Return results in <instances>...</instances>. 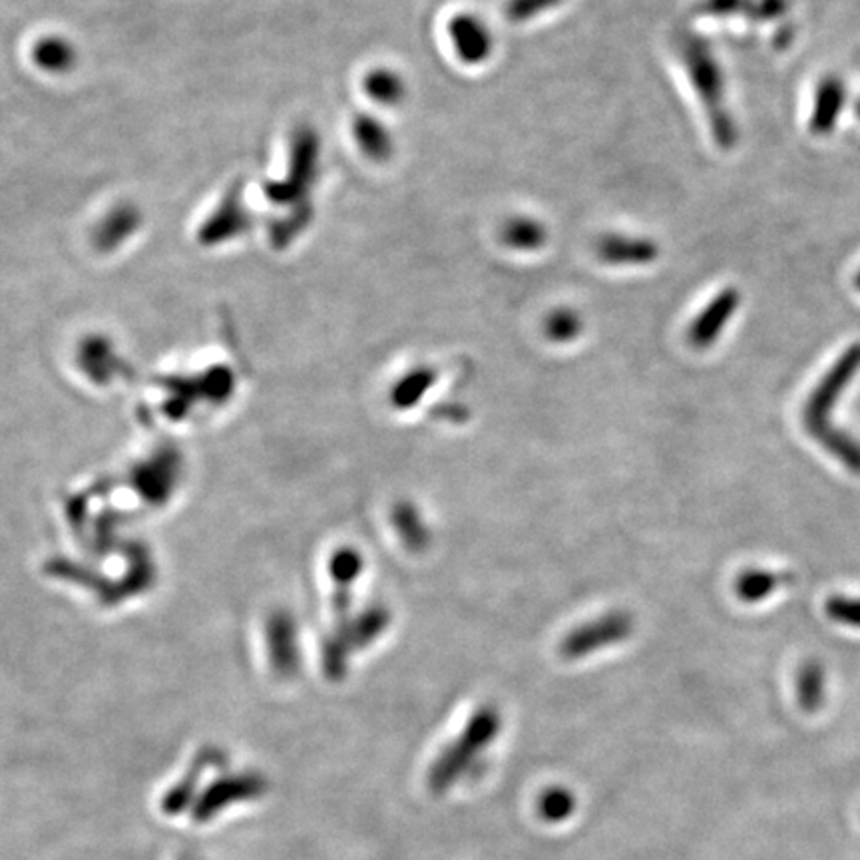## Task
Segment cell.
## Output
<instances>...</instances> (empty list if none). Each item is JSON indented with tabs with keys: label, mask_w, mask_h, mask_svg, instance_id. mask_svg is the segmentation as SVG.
<instances>
[{
	"label": "cell",
	"mask_w": 860,
	"mask_h": 860,
	"mask_svg": "<svg viewBox=\"0 0 860 860\" xmlns=\"http://www.w3.org/2000/svg\"><path fill=\"white\" fill-rule=\"evenodd\" d=\"M860 369V343L840 355L830 371L818 382L805 409V425L835 458H839L852 472H860V445L849 435L828 423L830 411L839 403V397Z\"/></svg>",
	"instance_id": "6da1fadb"
},
{
	"label": "cell",
	"mask_w": 860,
	"mask_h": 860,
	"mask_svg": "<svg viewBox=\"0 0 860 860\" xmlns=\"http://www.w3.org/2000/svg\"><path fill=\"white\" fill-rule=\"evenodd\" d=\"M680 54L690 75L691 86L703 102L715 142L722 148H731L737 139V126L727 107V86L722 64L710 44L691 34L681 38Z\"/></svg>",
	"instance_id": "7a4b0ae2"
},
{
	"label": "cell",
	"mask_w": 860,
	"mask_h": 860,
	"mask_svg": "<svg viewBox=\"0 0 860 860\" xmlns=\"http://www.w3.org/2000/svg\"><path fill=\"white\" fill-rule=\"evenodd\" d=\"M448 41L465 66H482L494 54V34L489 22L474 12H457L448 21Z\"/></svg>",
	"instance_id": "3957f363"
},
{
	"label": "cell",
	"mask_w": 860,
	"mask_h": 860,
	"mask_svg": "<svg viewBox=\"0 0 860 860\" xmlns=\"http://www.w3.org/2000/svg\"><path fill=\"white\" fill-rule=\"evenodd\" d=\"M595 257L610 267H648L658 261L659 245L646 235L612 232L595 242Z\"/></svg>",
	"instance_id": "277c9868"
},
{
	"label": "cell",
	"mask_w": 860,
	"mask_h": 860,
	"mask_svg": "<svg viewBox=\"0 0 860 860\" xmlns=\"http://www.w3.org/2000/svg\"><path fill=\"white\" fill-rule=\"evenodd\" d=\"M319 164V139L313 130H301L295 148H293V168H291V178L277 183L279 191L273 193V198L281 202H295V200H305L309 186L317 178Z\"/></svg>",
	"instance_id": "5b68a950"
},
{
	"label": "cell",
	"mask_w": 860,
	"mask_h": 860,
	"mask_svg": "<svg viewBox=\"0 0 860 860\" xmlns=\"http://www.w3.org/2000/svg\"><path fill=\"white\" fill-rule=\"evenodd\" d=\"M741 305V293L735 287H727L705 305L690 327V343L697 349H705L722 337L733 315Z\"/></svg>",
	"instance_id": "8992f818"
},
{
	"label": "cell",
	"mask_w": 860,
	"mask_h": 860,
	"mask_svg": "<svg viewBox=\"0 0 860 860\" xmlns=\"http://www.w3.org/2000/svg\"><path fill=\"white\" fill-rule=\"evenodd\" d=\"M845 104H847V86L839 76L828 75L820 78L813 94V107L808 118L811 132L817 136L830 134L839 122Z\"/></svg>",
	"instance_id": "52a82bcc"
},
{
	"label": "cell",
	"mask_w": 860,
	"mask_h": 860,
	"mask_svg": "<svg viewBox=\"0 0 860 860\" xmlns=\"http://www.w3.org/2000/svg\"><path fill=\"white\" fill-rule=\"evenodd\" d=\"M353 138L365 158L387 164L394 156V138L389 126L371 114H359L353 122Z\"/></svg>",
	"instance_id": "ba28073f"
},
{
	"label": "cell",
	"mask_w": 860,
	"mask_h": 860,
	"mask_svg": "<svg viewBox=\"0 0 860 860\" xmlns=\"http://www.w3.org/2000/svg\"><path fill=\"white\" fill-rule=\"evenodd\" d=\"M500 242L516 254H536L548 244L550 234L544 222L532 215H512L500 227Z\"/></svg>",
	"instance_id": "9c48e42d"
},
{
	"label": "cell",
	"mask_w": 860,
	"mask_h": 860,
	"mask_svg": "<svg viewBox=\"0 0 860 860\" xmlns=\"http://www.w3.org/2000/svg\"><path fill=\"white\" fill-rule=\"evenodd\" d=\"M362 90L369 100L382 108L401 107L409 94L403 75L387 66L367 72L362 78Z\"/></svg>",
	"instance_id": "30bf717a"
},
{
	"label": "cell",
	"mask_w": 860,
	"mask_h": 860,
	"mask_svg": "<svg viewBox=\"0 0 860 860\" xmlns=\"http://www.w3.org/2000/svg\"><path fill=\"white\" fill-rule=\"evenodd\" d=\"M139 212L134 205H118L100 222L96 232V244L102 249H114L126 242V237L138 230Z\"/></svg>",
	"instance_id": "8fae6325"
},
{
	"label": "cell",
	"mask_w": 860,
	"mask_h": 860,
	"mask_svg": "<svg viewBox=\"0 0 860 860\" xmlns=\"http://www.w3.org/2000/svg\"><path fill=\"white\" fill-rule=\"evenodd\" d=\"M32 56L36 66L51 75H64L72 70L76 64L75 46L60 36H46L38 41Z\"/></svg>",
	"instance_id": "7c38bea8"
},
{
	"label": "cell",
	"mask_w": 860,
	"mask_h": 860,
	"mask_svg": "<svg viewBox=\"0 0 860 860\" xmlns=\"http://www.w3.org/2000/svg\"><path fill=\"white\" fill-rule=\"evenodd\" d=\"M582 330H584V319L576 309L570 308L554 309L544 323V331L548 339H552L554 343H570L578 339Z\"/></svg>",
	"instance_id": "4fadbf2b"
},
{
	"label": "cell",
	"mask_w": 860,
	"mask_h": 860,
	"mask_svg": "<svg viewBox=\"0 0 860 860\" xmlns=\"http://www.w3.org/2000/svg\"><path fill=\"white\" fill-rule=\"evenodd\" d=\"M779 584H781V578L777 573L749 570L737 580V594L745 602H761L767 595L773 594Z\"/></svg>",
	"instance_id": "5bb4252c"
},
{
	"label": "cell",
	"mask_w": 860,
	"mask_h": 860,
	"mask_svg": "<svg viewBox=\"0 0 860 860\" xmlns=\"http://www.w3.org/2000/svg\"><path fill=\"white\" fill-rule=\"evenodd\" d=\"M563 0H509L504 7V16L512 24H526V22L540 19L541 14L560 7Z\"/></svg>",
	"instance_id": "9a60e30c"
},
{
	"label": "cell",
	"mask_w": 860,
	"mask_h": 860,
	"mask_svg": "<svg viewBox=\"0 0 860 860\" xmlns=\"http://www.w3.org/2000/svg\"><path fill=\"white\" fill-rule=\"evenodd\" d=\"M823 669L818 663H807L798 673V701L813 712L823 701Z\"/></svg>",
	"instance_id": "2e32d148"
},
{
	"label": "cell",
	"mask_w": 860,
	"mask_h": 860,
	"mask_svg": "<svg viewBox=\"0 0 860 860\" xmlns=\"http://www.w3.org/2000/svg\"><path fill=\"white\" fill-rule=\"evenodd\" d=\"M827 614L839 624L860 627V600L833 597V600H828Z\"/></svg>",
	"instance_id": "e0dca14e"
},
{
	"label": "cell",
	"mask_w": 860,
	"mask_h": 860,
	"mask_svg": "<svg viewBox=\"0 0 860 860\" xmlns=\"http://www.w3.org/2000/svg\"><path fill=\"white\" fill-rule=\"evenodd\" d=\"M433 381H435V371H431V369L413 371L397 389V399H413L414 401L428 384H433Z\"/></svg>",
	"instance_id": "ac0fdd59"
},
{
	"label": "cell",
	"mask_w": 860,
	"mask_h": 860,
	"mask_svg": "<svg viewBox=\"0 0 860 860\" xmlns=\"http://www.w3.org/2000/svg\"><path fill=\"white\" fill-rule=\"evenodd\" d=\"M855 110H857V118H859L860 120V98H859V102H857V107H855Z\"/></svg>",
	"instance_id": "d6986e66"
},
{
	"label": "cell",
	"mask_w": 860,
	"mask_h": 860,
	"mask_svg": "<svg viewBox=\"0 0 860 860\" xmlns=\"http://www.w3.org/2000/svg\"><path fill=\"white\" fill-rule=\"evenodd\" d=\"M857 287H859L860 289V271H859V276H857Z\"/></svg>",
	"instance_id": "ffe728a7"
}]
</instances>
